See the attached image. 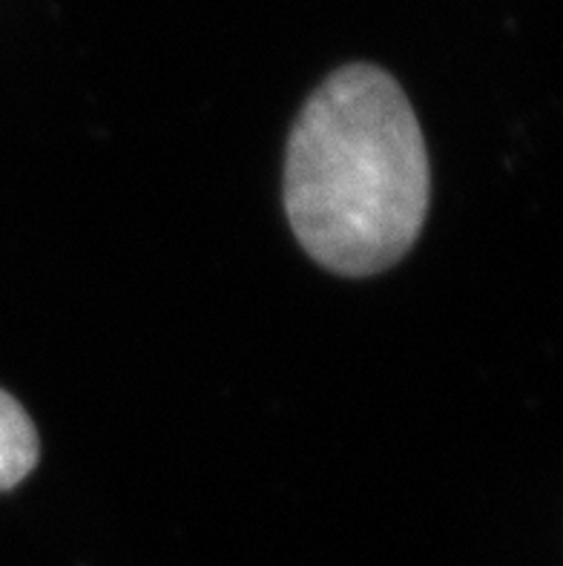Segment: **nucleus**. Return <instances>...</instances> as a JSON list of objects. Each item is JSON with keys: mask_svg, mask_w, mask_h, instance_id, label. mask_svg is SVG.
Returning a JSON list of instances; mask_svg holds the SVG:
<instances>
[{"mask_svg": "<svg viewBox=\"0 0 563 566\" xmlns=\"http://www.w3.org/2000/svg\"><path fill=\"white\" fill-rule=\"evenodd\" d=\"M431 170L403 86L374 64L331 72L293 124L285 210L305 253L340 276L397 265L420 237Z\"/></svg>", "mask_w": 563, "mask_h": 566, "instance_id": "1", "label": "nucleus"}, {"mask_svg": "<svg viewBox=\"0 0 563 566\" xmlns=\"http://www.w3.org/2000/svg\"><path fill=\"white\" fill-rule=\"evenodd\" d=\"M38 429L23 406L0 388V492H9L38 467Z\"/></svg>", "mask_w": 563, "mask_h": 566, "instance_id": "2", "label": "nucleus"}]
</instances>
